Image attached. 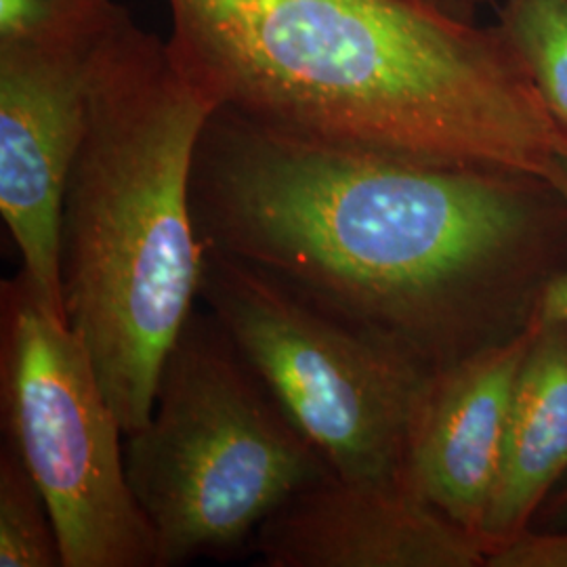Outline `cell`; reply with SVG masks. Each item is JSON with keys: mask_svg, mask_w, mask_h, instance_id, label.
Segmentation results:
<instances>
[{"mask_svg": "<svg viewBox=\"0 0 567 567\" xmlns=\"http://www.w3.org/2000/svg\"><path fill=\"white\" fill-rule=\"evenodd\" d=\"M215 110L412 161L545 177L566 137L498 28L421 0H166Z\"/></svg>", "mask_w": 567, "mask_h": 567, "instance_id": "7a4b0ae2", "label": "cell"}, {"mask_svg": "<svg viewBox=\"0 0 567 567\" xmlns=\"http://www.w3.org/2000/svg\"><path fill=\"white\" fill-rule=\"evenodd\" d=\"M538 524L545 527H567V477L564 484L550 494L545 507L538 513L534 526Z\"/></svg>", "mask_w": 567, "mask_h": 567, "instance_id": "2e32d148", "label": "cell"}, {"mask_svg": "<svg viewBox=\"0 0 567 567\" xmlns=\"http://www.w3.org/2000/svg\"><path fill=\"white\" fill-rule=\"evenodd\" d=\"M124 463L156 540V567L229 557L290 498L337 477L288 421L224 328L187 318Z\"/></svg>", "mask_w": 567, "mask_h": 567, "instance_id": "277c9868", "label": "cell"}, {"mask_svg": "<svg viewBox=\"0 0 567 567\" xmlns=\"http://www.w3.org/2000/svg\"><path fill=\"white\" fill-rule=\"evenodd\" d=\"M63 567L60 540L41 487L20 456L0 452V567Z\"/></svg>", "mask_w": 567, "mask_h": 567, "instance_id": "7c38bea8", "label": "cell"}, {"mask_svg": "<svg viewBox=\"0 0 567 567\" xmlns=\"http://www.w3.org/2000/svg\"><path fill=\"white\" fill-rule=\"evenodd\" d=\"M0 414L4 444L49 505L63 567H156L124 431L91 353L20 274L0 288Z\"/></svg>", "mask_w": 567, "mask_h": 567, "instance_id": "5b68a950", "label": "cell"}, {"mask_svg": "<svg viewBox=\"0 0 567 567\" xmlns=\"http://www.w3.org/2000/svg\"><path fill=\"white\" fill-rule=\"evenodd\" d=\"M486 567H567V527H529L496 548Z\"/></svg>", "mask_w": 567, "mask_h": 567, "instance_id": "4fadbf2b", "label": "cell"}, {"mask_svg": "<svg viewBox=\"0 0 567 567\" xmlns=\"http://www.w3.org/2000/svg\"><path fill=\"white\" fill-rule=\"evenodd\" d=\"M475 7H480V4H492L494 0H471Z\"/></svg>", "mask_w": 567, "mask_h": 567, "instance_id": "ac0fdd59", "label": "cell"}, {"mask_svg": "<svg viewBox=\"0 0 567 567\" xmlns=\"http://www.w3.org/2000/svg\"><path fill=\"white\" fill-rule=\"evenodd\" d=\"M566 477L567 320L538 316L513 398L498 482L482 527L487 557L534 527Z\"/></svg>", "mask_w": 567, "mask_h": 567, "instance_id": "30bf717a", "label": "cell"}, {"mask_svg": "<svg viewBox=\"0 0 567 567\" xmlns=\"http://www.w3.org/2000/svg\"><path fill=\"white\" fill-rule=\"evenodd\" d=\"M215 105L128 9L97 58L61 213L68 322L124 435L147 423L164 360L200 301L192 171Z\"/></svg>", "mask_w": 567, "mask_h": 567, "instance_id": "3957f363", "label": "cell"}, {"mask_svg": "<svg viewBox=\"0 0 567 567\" xmlns=\"http://www.w3.org/2000/svg\"><path fill=\"white\" fill-rule=\"evenodd\" d=\"M200 301L339 480H398L429 368L206 246Z\"/></svg>", "mask_w": 567, "mask_h": 567, "instance_id": "8992f818", "label": "cell"}, {"mask_svg": "<svg viewBox=\"0 0 567 567\" xmlns=\"http://www.w3.org/2000/svg\"><path fill=\"white\" fill-rule=\"evenodd\" d=\"M81 0H0V41L42 34L65 20Z\"/></svg>", "mask_w": 567, "mask_h": 567, "instance_id": "5bb4252c", "label": "cell"}, {"mask_svg": "<svg viewBox=\"0 0 567 567\" xmlns=\"http://www.w3.org/2000/svg\"><path fill=\"white\" fill-rule=\"evenodd\" d=\"M426 2L431 7H437L446 13H452L456 18H463V20H473V11H475V4L471 0H421Z\"/></svg>", "mask_w": 567, "mask_h": 567, "instance_id": "e0dca14e", "label": "cell"}, {"mask_svg": "<svg viewBox=\"0 0 567 567\" xmlns=\"http://www.w3.org/2000/svg\"><path fill=\"white\" fill-rule=\"evenodd\" d=\"M545 179L559 192V196L567 204V152H559L553 158ZM540 316L567 320V265L561 276L548 288L547 297L540 307Z\"/></svg>", "mask_w": 567, "mask_h": 567, "instance_id": "9a60e30c", "label": "cell"}, {"mask_svg": "<svg viewBox=\"0 0 567 567\" xmlns=\"http://www.w3.org/2000/svg\"><path fill=\"white\" fill-rule=\"evenodd\" d=\"M122 9L116 0H81L60 25L0 41V215L20 252L18 274L63 322V198L86 128L97 58Z\"/></svg>", "mask_w": 567, "mask_h": 567, "instance_id": "52a82bcc", "label": "cell"}, {"mask_svg": "<svg viewBox=\"0 0 567 567\" xmlns=\"http://www.w3.org/2000/svg\"><path fill=\"white\" fill-rule=\"evenodd\" d=\"M536 324L431 370L405 426L398 482L480 540Z\"/></svg>", "mask_w": 567, "mask_h": 567, "instance_id": "ba28073f", "label": "cell"}, {"mask_svg": "<svg viewBox=\"0 0 567 567\" xmlns=\"http://www.w3.org/2000/svg\"><path fill=\"white\" fill-rule=\"evenodd\" d=\"M206 248L429 370L540 316L567 204L538 175L313 142L213 110L192 171Z\"/></svg>", "mask_w": 567, "mask_h": 567, "instance_id": "6da1fadb", "label": "cell"}, {"mask_svg": "<svg viewBox=\"0 0 567 567\" xmlns=\"http://www.w3.org/2000/svg\"><path fill=\"white\" fill-rule=\"evenodd\" d=\"M498 30L567 142V0H505Z\"/></svg>", "mask_w": 567, "mask_h": 567, "instance_id": "8fae6325", "label": "cell"}, {"mask_svg": "<svg viewBox=\"0 0 567 567\" xmlns=\"http://www.w3.org/2000/svg\"><path fill=\"white\" fill-rule=\"evenodd\" d=\"M252 550L267 567H486L484 543L398 480L332 477L278 508Z\"/></svg>", "mask_w": 567, "mask_h": 567, "instance_id": "9c48e42d", "label": "cell"}]
</instances>
